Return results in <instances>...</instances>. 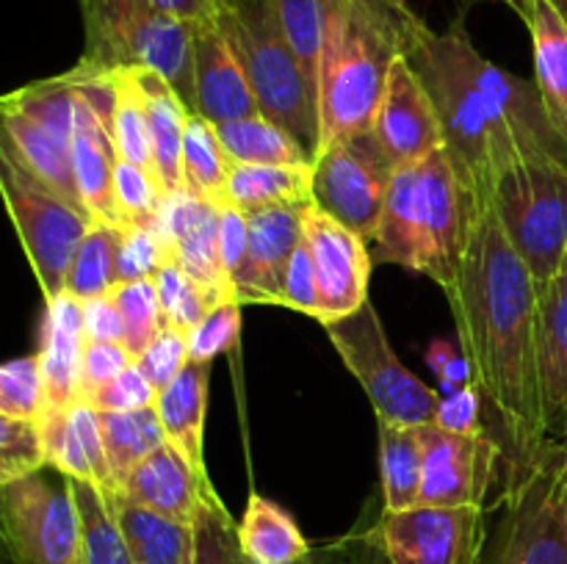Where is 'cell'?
Wrapping results in <instances>:
<instances>
[{
    "label": "cell",
    "instance_id": "58",
    "mask_svg": "<svg viewBox=\"0 0 567 564\" xmlns=\"http://www.w3.org/2000/svg\"><path fill=\"white\" fill-rule=\"evenodd\" d=\"M460 352H463V348H460V343L454 346V343L441 341V337H437V341H432L430 348H426V365L435 370V376H441L443 368H446V365L452 363Z\"/></svg>",
    "mask_w": 567,
    "mask_h": 564
},
{
    "label": "cell",
    "instance_id": "40",
    "mask_svg": "<svg viewBox=\"0 0 567 564\" xmlns=\"http://www.w3.org/2000/svg\"><path fill=\"white\" fill-rule=\"evenodd\" d=\"M155 288H158L166 326L186 332V335L216 307V304H221L214 293L205 291L197 280H192L175 260H169V263L155 274Z\"/></svg>",
    "mask_w": 567,
    "mask_h": 564
},
{
    "label": "cell",
    "instance_id": "59",
    "mask_svg": "<svg viewBox=\"0 0 567 564\" xmlns=\"http://www.w3.org/2000/svg\"><path fill=\"white\" fill-rule=\"evenodd\" d=\"M554 6H557V11L559 14H563V20H565V25H567V0H551Z\"/></svg>",
    "mask_w": 567,
    "mask_h": 564
},
{
    "label": "cell",
    "instance_id": "12",
    "mask_svg": "<svg viewBox=\"0 0 567 564\" xmlns=\"http://www.w3.org/2000/svg\"><path fill=\"white\" fill-rule=\"evenodd\" d=\"M396 169L374 127L341 138L313 158V205L374 241Z\"/></svg>",
    "mask_w": 567,
    "mask_h": 564
},
{
    "label": "cell",
    "instance_id": "41",
    "mask_svg": "<svg viewBox=\"0 0 567 564\" xmlns=\"http://www.w3.org/2000/svg\"><path fill=\"white\" fill-rule=\"evenodd\" d=\"M114 197L125 224L155 227L164 210L166 191L161 188L158 177L144 166L127 158H116L114 169Z\"/></svg>",
    "mask_w": 567,
    "mask_h": 564
},
{
    "label": "cell",
    "instance_id": "53",
    "mask_svg": "<svg viewBox=\"0 0 567 564\" xmlns=\"http://www.w3.org/2000/svg\"><path fill=\"white\" fill-rule=\"evenodd\" d=\"M247 243H249V227L247 213L230 202H221V221H219V252L221 263H225L227 274L236 276L241 269L244 258H247Z\"/></svg>",
    "mask_w": 567,
    "mask_h": 564
},
{
    "label": "cell",
    "instance_id": "23",
    "mask_svg": "<svg viewBox=\"0 0 567 564\" xmlns=\"http://www.w3.org/2000/svg\"><path fill=\"white\" fill-rule=\"evenodd\" d=\"M214 490L210 476L197 473L169 442H164L127 476L125 484L116 492L166 514V518L194 525L205 498Z\"/></svg>",
    "mask_w": 567,
    "mask_h": 564
},
{
    "label": "cell",
    "instance_id": "38",
    "mask_svg": "<svg viewBox=\"0 0 567 564\" xmlns=\"http://www.w3.org/2000/svg\"><path fill=\"white\" fill-rule=\"evenodd\" d=\"M111 299L120 307L122 321H125V346L133 357H142L150 343L166 330V315L161 307L158 288L155 280L138 282H116Z\"/></svg>",
    "mask_w": 567,
    "mask_h": 564
},
{
    "label": "cell",
    "instance_id": "6",
    "mask_svg": "<svg viewBox=\"0 0 567 564\" xmlns=\"http://www.w3.org/2000/svg\"><path fill=\"white\" fill-rule=\"evenodd\" d=\"M78 6L86 36L81 61L94 70H158L169 77L188 108L197 111L192 22L164 14L150 0H78Z\"/></svg>",
    "mask_w": 567,
    "mask_h": 564
},
{
    "label": "cell",
    "instance_id": "47",
    "mask_svg": "<svg viewBox=\"0 0 567 564\" xmlns=\"http://www.w3.org/2000/svg\"><path fill=\"white\" fill-rule=\"evenodd\" d=\"M241 307L238 299L216 304L192 332H188V354L199 363H214V357L236 348L241 335Z\"/></svg>",
    "mask_w": 567,
    "mask_h": 564
},
{
    "label": "cell",
    "instance_id": "25",
    "mask_svg": "<svg viewBox=\"0 0 567 564\" xmlns=\"http://www.w3.org/2000/svg\"><path fill=\"white\" fill-rule=\"evenodd\" d=\"M526 22L535 53V83L554 127L567 138V25L551 0H504Z\"/></svg>",
    "mask_w": 567,
    "mask_h": 564
},
{
    "label": "cell",
    "instance_id": "11",
    "mask_svg": "<svg viewBox=\"0 0 567 564\" xmlns=\"http://www.w3.org/2000/svg\"><path fill=\"white\" fill-rule=\"evenodd\" d=\"M0 194L44 299L66 291L72 260L94 219L0 155Z\"/></svg>",
    "mask_w": 567,
    "mask_h": 564
},
{
    "label": "cell",
    "instance_id": "31",
    "mask_svg": "<svg viewBox=\"0 0 567 564\" xmlns=\"http://www.w3.org/2000/svg\"><path fill=\"white\" fill-rule=\"evenodd\" d=\"M380 426V473H382V509L404 512L421 506L424 487V446L419 426Z\"/></svg>",
    "mask_w": 567,
    "mask_h": 564
},
{
    "label": "cell",
    "instance_id": "19",
    "mask_svg": "<svg viewBox=\"0 0 567 564\" xmlns=\"http://www.w3.org/2000/svg\"><path fill=\"white\" fill-rule=\"evenodd\" d=\"M219 221L221 202H210V199L194 197L186 191L166 197L155 227L164 236L172 260L205 291L225 302V299H236V291H233L230 274L221 263Z\"/></svg>",
    "mask_w": 567,
    "mask_h": 564
},
{
    "label": "cell",
    "instance_id": "22",
    "mask_svg": "<svg viewBox=\"0 0 567 564\" xmlns=\"http://www.w3.org/2000/svg\"><path fill=\"white\" fill-rule=\"evenodd\" d=\"M83 346H86V337H83L81 299L66 291L55 299H44L37 357L42 365L48 407H72L81 401Z\"/></svg>",
    "mask_w": 567,
    "mask_h": 564
},
{
    "label": "cell",
    "instance_id": "56",
    "mask_svg": "<svg viewBox=\"0 0 567 564\" xmlns=\"http://www.w3.org/2000/svg\"><path fill=\"white\" fill-rule=\"evenodd\" d=\"M297 564H354V536L349 531L347 536L327 545H313V551Z\"/></svg>",
    "mask_w": 567,
    "mask_h": 564
},
{
    "label": "cell",
    "instance_id": "43",
    "mask_svg": "<svg viewBox=\"0 0 567 564\" xmlns=\"http://www.w3.org/2000/svg\"><path fill=\"white\" fill-rule=\"evenodd\" d=\"M44 409V379L37 352L0 368V418L37 420Z\"/></svg>",
    "mask_w": 567,
    "mask_h": 564
},
{
    "label": "cell",
    "instance_id": "10",
    "mask_svg": "<svg viewBox=\"0 0 567 564\" xmlns=\"http://www.w3.org/2000/svg\"><path fill=\"white\" fill-rule=\"evenodd\" d=\"M9 564H83V531L70 476L55 468L0 484Z\"/></svg>",
    "mask_w": 567,
    "mask_h": 564
},
{
    "label": "cell",
    "instance_id": "39",
    "mask_svg": "<svg viewBox=\"0 0 567 564\" xmlns=\"http://www.w3.org/2000/svg\"><path fill=\"white\" fill-rule=\"evenodd\" d=\"M192 531L194 547L188 564H249L238 545V523L216 490L205 498Z\"/></svg>",
    "mask_w": 567,
    "mask_h": 564
},
{
    "label": "cell",
    "instance_id": "57",
    "mask_svg": "<svg viewBox=\"0 0 567 564\" xmlns=\"http://www.w3.org/2000/svg\"><path fill=\"white\" fill-rule=\"evenodd\" d=\"M352 536H354V564H391L385 547L380 545V540H377L374 531H371V523L369 525L360 523V529H352Z\"/></svg>",
    "mask_w": 567,
    "mask_h": 564
},
{
    "label": "cell",
    "instance_id": "5",
    "mask_svg": "<svg viewBox=\"0 0 567 564\" xmlns=\"http://www.w3.org/2000/svg\"><path fill=\"white\" fill-rule=\"evenodd\" d=\"M567 448L548 446L532 462H509L498 520L480 564H567Z\"/></svg>",
    "mask_w": 567,
    "mask_h": 564
},
{
    "label": "cell",
    "instance_id": "49",
    "mask_svg": "<svg viewBox=\"0 0 567 564\" xmlns=\"http://www.w3.org/2000/svg\"><path fill=\"white\" fill-rule=\"evenodd\" d=\"M86 404H92L97 412H136V409H147L158 404V390L153 382L144 376V370L136 363L127 370H122L116 379L100 387Z\"/></svg>",
    "mask_w": 567,
    "mask_h": 564
},
{
    "label": "cell",
    "instance_id": "34",
    "mask_svg": "<svg viewBox=\"0 0 567 564\" xmlns=\"http://www.w3.org/2000/svg\"><path fill=\"white\" fill-rule=\"evenodd\" d=\"M230 166L233 160L225 153L216 122H210L199 111H192L186 125V144H183L186 191L194 197L210 199V202H225Z\"/></svg>",
    "mask_w": 567,
    "mask_h": 564
},
{
    "label": "cell",
    "instance_id": "55",
    "mask_svg": "<svg viewBox=\"0 0 567 564\" xmlns=\"http://www.w3.org/2000/svg\"><path fill=\"white\" fill-rule=\"evenodd\" d=\"M150 3L183 22H199L216 14V0H150Z\"/></svg>",
    "mask_w": 567,
    "mask_h": 564
},
{
    "label": "cell",
    "instance_id": "9",
    "mask_svg": "<svg viewBox=\"0 0 567 564\" xmlns=\"http://www.w3.org/2000/svg\"><path fill=\"white\" fill-rule=\"evenodd\" d=\"M327 337L349 374L360 382L377 420L393 426L435 424L441 393L419 379L393 352L380 313L371 302L324 324Z\"/></svg>",
    "mask_w": 567,
    "mask_h": 564
},
{
    "label": "cell",
    "instance_id": "37",
    "mask_svg": "<svg viewBox=\"0 0 567 564\" xmlns=\"http://www.w3.org/2000/svg\"><path fill=\"white\" fill-rule=\"evenodd\" d=\"M83 531V564H136L111 514L103 490L94 481L70 479Z\"/></svg>",
    "mask_w": 567,
    "mask_h": 564
},
{
    "label": "cell",
    "instance_id": "54",
    "mask_svg": "<svg viewBox=\"0 0 567 564\" xmlns=\"http://www.w3.org/2000/svg\"><path fill=\"white\" fill-rule=\"evenodd\" d=\"M83 337L86 341L125 343V321H122V313L111 293L83 302Z\"/></svg>",
    "mask_w": 567,
    "mask_h": 564
},
{
    "label": "cell",
    "instance_id": "36",
    "mask_svg": "<svg viewBox=\"0 0 567 564\" xmlns=\"http://www.w3.org/2000/svg\"><path fill=\"white\" fill-rule=\"evenodd\" d=\"M120 241V227L94 221L92 230L83 238L81 249H78L75 260H72L70 276H66V293H72L81 302L109 296L116 282H120V276H116Z\"/></svg>",
    "mask_w": 567,
    "mask_h": 564
},
{
    "label": "cell",
    "instance_id": "24",
    "mask_svg": "<svg viewBox=\"0 0 567 564\" xmlns=\"http://www.w3.org/2000/svg\"><path fill=\"white\" fill-rule=\"evenodd\" d=\"M133 77L138 83V92L144 97L150 125V142H153L155 177L166 197L186 194V175H183V144H186L188 108L172 81L150 66H131Z\"/></svg>",
    "mask_w": 567,
    "mask_h": 564
},
{
    "label": "cell",
    "instance_id": "48",
    "mask_svg": "<svg viewBox=\"0 0 567 564\" xmlns=\"http://www.w3.org/2000/svg\"><path fill=\"white\" fill-rule=\"evenodd\" d=\"M188 359H192V354H188V335L186 332L166 326V330L150 343L147 352L136 359V365L144 370V376L153 382V387L161 396V393L181 376V370L186 368Z\"/></svg>",
    "mask_w": 567,
    "mask_h": 564
},
{
    "label": "cell",
    "instance_id": "50",
    "mask_svg": "<svg viewBox=\"0 0 567 564\" xmlns=\"http://www.w3.org/2000/svg\"><path fill=\"white\" fill-rule=\"evenodd\" d=\"M133 363H136V357L127 352L125 343L86 341L81 357V401H89L100 387L116 379Z\"/></svg>",
    "mask_w": 567,
    "mask_h": 564
},
{
    "label": "cell",
    "instance_id": "45",
    "mask_svg": "<svg viewBox=\"0 0 567 564\" xmlns=\"http://www.w3.org/2000/svg\"><path fill=\"white\" fill-rule=\"evenodd\" d=\"M39 426H42L50 468L70 476V479L94 481L92 464H89L81 437H78L75 424L70 418V407H48L44 404L42 415H39Z\"/></svg>",
    "mask_w": 567,
    "mask_h": 564
},
{
    "label": "cell",
    "instance_id": "27",
    "mask_svg": "<svg viewBox=\"0 0 567 564\" xmlns=\"http://www.w3.org/2000/svg\"><path fill=\"white\" fill-rule=\"evenodd\" d=\"M111 514L136 564H188L194 547L192 525L142 506L116 490H103Z\"/></svg>",
    "mask_w": 567,
    "mask_h": 564
},
{
    "label": "cell",
    "instance_id": "30",
    "mask_svg": "<svg viewBox=\"0 0 567 564\" xmlns=\"http://www.w3.org/2000/svg\"><path fill=\"white\" fill-rule=\"evenodd\" d=\"M225 202L241 210L313 202V164L269 166L233 160Z\"/></svg>",
    "mask_w": 567,
    "mask_h": 564
},
{
    "label": "cell",
    "instance_id": "4",
    "mask_svg": "<svg viewBox=\"0 0 567 564\" xmlns=\"http://www.w3.org/2000/svg\"><path fill=\"white\" fill-rule=\"evenodd\" d=\"M216 20L247 70L260 114L293 133L316 158L319 97L288 44L277 0H216Z\"/></svg>",
    "mask_w": 567,
    "mask_h": 564
},
{
    "label": "cell",
    "instance_id": "42",
    "mask_svg": "<svg viewBox=\"0 0 567 564\" xmlns=\"http://www.w3.org/2000/svg\"><path fill=\"white\" fill-rule=\"evenodd\" d=\"M282 31L288 44L308 77L310 88L319 97V61H321V6L319 0H277Z\"/></svg>",
    "mask_w": 567,
    "mask_h": 564
},
{
    "label": "cell",
    "instance_id": "46",
    "mask_svg": "<svg viewBox=\"0 0 567 564\" xmlns=\"http://www.w3.org/2000/svg\"><path fill=\"white\" fill-rule=\"evenodd\" d=\"M169 260V247H166L158 227H122L120 260H116V276H120V282L155 280V274H158Z\"/></svg>",
    "mask_w": 567,
    "mask_h": 564
},
{
    "label": "cell",
    "instance_id": "1",
    "mask_svg": "<svg viewBox=\"0 0 567 564\" xmlns=\"http://www.w3.org/2000/svg\"><path fill=\"white\" fill-rule=\"evenodd\" d=\"M408 61L441 116L443 149L482 210L491 208L498 177L513 166L567 164V138L554 127L537 83L485 59L463 20L443 33L419 20Z\"/></svg>",
    "mask_w": 567,
    "mask_h": 564
},
{
    "label": "cell",
    "instance_id": "15",
    "mask_svg": "<svg viewBox=\"0 0 567 564\" xmlns=\"http://www.w3.org/2000/svg\"><path fill=\"white\" fill-rule=\"evenodd\" d=\"M424 446L421 506H487L504 446L487 431L460 435L437 424L419 426Z\"/></svg>",
    "mask_w": 567,
    "mask_h": 564
},
{
    "label": "cell",
    "instance_id": "26",
    "mask_svg": "<svg viewBox=\"0 0 567 564\" xmlns=\"http://www.w3.org/2000/svg\"><path fill=\"white\" fill-rule=\"evenodd\" d=\"M210 370H214V363L188 359L181 376L161 393L158 404H155L166 442L203 476H208V468H205V415H208Z\"/></svg>",
    "mask_w": 567,
    "mask_h": 564
},
{
    "label": "cell",
    "instance_id": "60",
    "mask_svg": "<svg viewBox=\"0 0 567 564\" xmlns=\"http://www.w3.org/2000/svg\"><path fill=\"white\" fill-rule=\"evenodd\" d=\"M565 487H567V464H565Z\"/></svg>",
    "mask_w": 567,
    "mask_h": 564
},
{
    "label": "cell",
    "instance_id": "29",
    "mask_svg": "<svg viewBox=\"0 0 567 564\" xmlns=\"http://www.w3.org/2000/svg\"><path fill=\"white\" fill-rule=\"evenodd\" d=\"M238 545L249 564H297L313 551L291 512L260 492H249L238 520Z\"/></svg>",
    "mask_w": 567,
    "mask_h": 564
},
{
    "label": "cell",
    "instance_id": "21",
    "mask_svg": "<svg viewBox=\"0 0 567 564\" xmlns=\"http://www.w3.org/2000/svg\"><path fill=\"white\" fill-rule=\"evenodd\" d=\"M537 387L546 442L567 448V263L537 288Z\"/></svg>",
    "mask_w": 567,
    "mask_h": 564
},
{
    "label": "cell",
    "instance_id": "20",
    "mask_svg": "<svg viewBox=\"0 0 567 564\" xmlns=\"http://www.w3.org/2000/svg\"><path fill=\"white\" fill-rule=\"evenodd\" d=\"M192 53L199 114L208 116L216 125L260 114L247 70L216 14L192 22Z\"/></svg>",
    "mask_w": 567,
    "mask_h": 564
},
{
    "label": "cell",
    "instance_id": "13",
    "mask_svg": "<svg viewBox=\"0 0 567 564\" xmlns=\"http://www.w3.org/2000/svg\"><path fill=\"white\" fill-rule=\"evenodd\" d=\"M485 210L460 180L446 149L421 160V274L452 296L480 216Z\"/></svg>",
    "mask_w": 567,
    "mask_h": 564
},
{
    "label": "cell",
    "instance_id": "44",
    "mask_svg": "<svg viewBox=\"0 0 567 564\" xmlns=\"http://www.w3.org/2000/svg\"><path fill=\"white\" fill-rule=\"evenodd\" d=\"M50 468L42 426L37 420L0 418V484Z\"/></svg>",
    "mask_w": 567,
    "mask_h": 564
},
{
    "label": "cell",
    "instance_id": "3",
    "mask_svg": "<svg viewBox=\"0 0 567 564\" xmlns=\"http://www.w3.org/2000/svg\"><path fill=\"white\" fill-rule=\"evenodd\" d=\"M319 153L371 130L388 75L421 17L404 0H319ZM316 153V155H319Z\"/></svg>",
    "mask_w": 567,
    "mask_h": 564
},
{
    "label": "cell",
    "instance_id": "51",
    "mask_svg": "<svg viewBox=\"0 0 567 564\" xmlns=\"http://www.w3.org/2000/svg\"><path fill=\"white\" fill-rule=\"evenodd\" d=\"M286 307L310 315V318H319V280H316V265L305 238L299 241L291 265H288Z\"/></svg>",
    "mask_w": 567,
    "mask_h": 564
},
{
    "label": "cell",
    "instance_id": "52",
    "mask_svg": "<svg viewBox=\"0 0 567 564\" xmlns=\"http://www.w3.org/2000/svg\"><path fill=\"white\" fill-rule=\"evenodd\" d=\"M482 404H485V396H482L480 387H460L452 396H441L435 424L449 431H460V435L485 431V426H482Z\"/></svg>",
    "mask_w": 567,
    "mask_h": 564
},
{
    "label": "cell",
    "instance_id": "14",
    "mask_svg": "<svg viewBox=\"0 0 567 564\" xmlns=\"http://www.w3.org/2000/svg\"><path fill=\"white\" fill-rule=\"evenodd\" d=\"M487 506L382 509L371 531L391 564H480L487 542Z\"/></svg>",
    "mask_w": 567,
    "mask_h": 564
},
{
    "label": "cell",
    "instance_id": "33",
    "mask_svg": "<svg viewBox=\"0 0 567 564\" xmlns=\"http://www.w3.org/2000/svg\"><path fill=\"white\" fill-rule=\"evenodd\" d=\"M105 457L111 468V490H120L127 476L166 442L158 409H136V412H100Z\"/></svg>",
    "mask_w": 567,
    "mask_h": 564
},
{
    "label": "cell",
    "instance_id": "2",
    "mask_svg": "<svg viewBox=\"0 0 567 564\" xmlns=\"http://www.w3.org/2000/svg\"><path fill=\"white\" fill-rule=\"evenodd\" d=\"M457 343L474 385L502 420L513 464L548 448L537 387V282L493 208L480 216L452 296Z\"/></svg>",
    "mask_w": 567,
    "mask_h": 564
},
{
    "label": "cell",
    "instance_id": "17",
    "mask_svg": "<svg viewBox=\"0 0 567 564\" xmlns=\"http://www.w3.org/2000/svg\"><path fill=\"white\" fill-rule=\"evenodd\" d=\"M302 205H271L244 210L249 227L247 258L233 276V291L241 304L286 307V274L302 241Z\"/></svg>",
    "mask_w": 567,
    "mask_h": 564
},
{
    "label": "cell",
    "instance_id": "16",
    "mask_svg": "<svg viewBox=\"0 0 567 564\" xmlns=\"http://www.w3.org/2000/svg\"><path fill=\"white\" fill-rule=\"evenodd\" d=\"M302 238L310 249L319 280V324L343 318L369 302L374 258L365 238L343 227L313 202L302 213Z\"/></svg>",
    "mask_w": 567,
    "mask_h": 564
},
{
    "label": "cell",
    "instance_id": "8",
    "mask_svg": "<svg viewBox=\"0 0 567 564\" xmlns=\"http://www.w3.org/2000/svg\"><path fill=\"white\" fill-rule=\"evenodd\" d=\"M491 208L537 288L548 285L567 263V164L513 166L498 177Z\"/></svg>",
    "mask_w": 567,
    "mask_h": 564
},
{
    "label": "cell",
    "instance_id": "7",
    "mask_svg": "<svg viewBox=\"0 0 567 564\" xmlns=\"http://www.w3.org/2000/svg\"><path fill=\"white\" fill-rule=\"evenodd\" d=\"M78 70L25 83L0 100V155L59 197L83 208L72 164Z\"/></svg>",
    "mask_w": 567,
    "mask_h": 564
},
{
    "label": "cell",
    "instance_id": "28",
    "mask_svg": "<svg viewBox=\"0 0 567 564\" xmlns=\"http://www.w3.org/2000/svg\"><path fill=\"white\" fill-rule=\"evenodd\" d=\"M421 160L399 166L374 236L377 263H393L421 274Z\"/></svg>",
    "mask_w": 567,
    "mask_h": 564
},
{
    "label": "cell",
    "instance_id": "18",
    "mask_svg": "<svg viewBox=\"0 0 567 564\" xmlns=\"http://www.w3.org/2000/svg\"><path fill=\"white\" fill-rule=\"evenodd\" d=\"M371 127L396 166L419 164L443 149L441 116L408 55L393 64Z\"/></svg>",
    "mask_w": 567,
    "mask_h": 564
},
{
    "label": "cell",
    "instance_id": "35",
    "mask_svg": "<svg viewBox=\"0 0 567 564\" xmlns=\"http://www.w3.org/2000/svg\"><path fill=\"white\" fill-rule=\"evenodd\" d=\"M105 77H109L111 88V133H114L116 153L155 175L147 108H144V97L138 92L133 70L116 66V70H105Z\"/></svg>",
    "mask_w": 567,
    "mask_h": 564
},
{
    "label": "cell",
    "instance_id": "32",
    "mask_svg": "<svg viewBox=\"0 0 567 564\" xmlns=\"http://www.w3.org/2000/svg\"><path fill=\"white\" fill-rule=\"evenodd\" d=\"M225 153L236 164H269V166H302L313 164V153L293 133L277 125L266 114L244 116V119L219 122Z\"/></svg>",
    "mask_w": 567,
    "mask_h": 564
}]
</instances>
